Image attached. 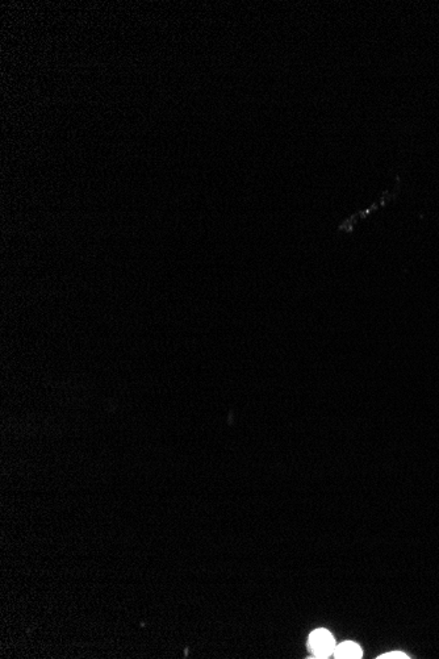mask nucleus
I'll return each instance as SVG.
<instances>
[{
	"instance_id": "1",
	"label": "nucleus",
	"mask_w": 439,
	"mask_h": 659,
	"mask_svg": "<svg viewBox=\"0 0 439 659\" xmlns=\"http://www.w3.org/2000/svg\"><path fill=\"white\" fill-rule=\"evenodd\" d=\"M308 646L313 654V657L309 658L326 659L334 654V649L337 645L333 634L327 629L320 628L311 633Z\"/></svg>"
},
{
	"instance_id": "2",
	"label": "nucleus",
	"mask_w": 439,
	"mask_h": 659,
	"mask_svg": "<svg viewBox=\"0 0 439 659\" xmlns=\"http://www.w3.org/2000/svg\"><path fill=\"white\" fill-rule=\"evenodd\" d=\"M333 656L336 659H360L363 657V651L360 646L353 641H345L336 646Z\"/></svg>"
},
{
	"instance_id": "3",
	"label": "nucleus",
	"mask_w": 439,
	"mask_h": 659,
	"mask_svg": "<svg viewBox=\"0 0 439 659\" xmlns=\"http://www.w3.org/2000/svg\"><path fill=\"white\" fill-rule=\"evenodd\" d=\"M379 659H408L409 657L405 654V653H401V651H391V653H385L382 654L380 657H378Z\"/></svg>"
}]
</instances>
